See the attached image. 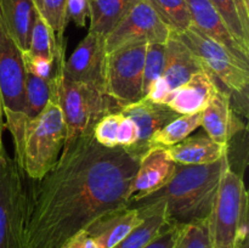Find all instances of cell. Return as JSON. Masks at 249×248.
<instances>
[{
  "instance_id": "cell-20",
  "label": "cell",
  "mask_w": 249,
  "mask_h": 248,
  "mask_svg": "<svg viewBox=\"0 0 249 248\" xmlns=\"http://www.w3.org/2000/svg\"><path fill=\"white\" fill-rule=\"evenodd\" d=\"M140 0H89L90 33L106 36Z\"/></svg>"
},
{
  "instance_id": "cell-28",
  "label": "cell",
  "mask_w": 249,
  "mask_h": 248,
  "mask_svg": "<svg viewBox=\"0 0 249 248\" xmlns=\"http://www.w3.org/2000/svg\"><path fill=\"white\" fill-rule=\"evenodd\" d=\"M66 4L67 0H41L40 15L50 26L56 44L60 50L65 49V31L67 26L66 19Z\"/></svg>"
},
{
  "instance_id": "cell-16",
  "label": "cell",
  "mask_w": 249,
  "mask_h": 248,
  "mask_svg": "<svg viewBox=\"0 0 249 248\" xmlns=\"http://www.w3.org/2000/svg\"><path fill=\"white\" fill-rule=\"evenodd\" d=\"M145 216V209L129 206L101 216L85 231L96 241L100 248H112L140 225Z\"/></svg>"
},
{
  "instance_id": "cell-33",
  "label": "cell",
  "mask_w": 249,
  "mask_h": 248,
  "mask_svg": "<svg viewBox=\"0 0 249 248\" xmlns=\"http://www.w3.org/2000/svg\"><path fill=\"white\" fill-rule=\"evenodd\" d=\"M89 17V0H67L66 19L72 21L75 26L85 27Z\"/></svg>"
},
{
  "instance_id": "cell-31",
  "label": "cell",
  "mask_w": 249,
  "mask_h": 248,
  "mask_svg": "<svg viewBox=\"0 0 249 248\" xmlns=\"http://www.w3.org/2000/svg\"><path fill=\"white\" fill-rule=\"evenodd\" d=\"M65 61H60L56 65V61L32 53L28 50L22 51V63H23L24 72L27 74L36 75V77L44 78V79H51L53 77H55L60 66Z\"/></svg>"
},
{
  "instance_id": "cell-35",
  "label": "cell",
  "mask_w": 249,
  "mask_h": 248,
  "mask_svg": "<svg viewBox=\"0 0 249 248\" xmlns=\"http://www.w3.org/2000/svg\"><path fill=\"white\" fill-rule=\"evenodd\" d=\"M62 248H100L96 241L87 232V231H82V232L77 233L73 236L72 238L67 241L63 245Z\"/></svg>"
},
{
  "instance_id": "cell-11",
  "label": "cell",
  "mask_w": 249,
  "mask_h": 248,
  "mask_svg": "<svg viewBox=\"0 0 249 248\" xmlns=\"http://www.w3.org/2000/svg\"><path fill=\"white\" fill-rule=\"evenodd\" d=\"M106 56L104 36L89 32L78 44L68 60L65 61L61 67V74L72 82L84 83L105 89Z\"/></svg>"
},
{
  "instance_id": "cell-22",
  "label": "cell",
  "mask_w": 249,
  "mask_h": 248,
  "mask_svg": "<svg viewBox=\"0 0 249 248\" xmlns=\"http://www.w3.org/2000/svg\"><path fill=\"white\" fill-rule=\"evenodd\" d=\"M138 207L145 209V219L140 225L136 226L130 233H128L121 242L112 248H145L164 230L168 224L172 223L168 219L165 206L163 203Z\"/></svg>"
},
{
  "instance_id": "cell-27",
  "label": "cell",
  "mask_w": 249,
  "mask_h": 248,
  "mask_svg": "<svg viewBox=\"0 0 249 248\" xmlns=\"http://www.w3.org/2000/svg\"><path fill=\"white\" fill-rule=\"evenodd\" d=\"M173 248H213L208 220L181 224Z\"/></svg>"
},
{
  "instance_id": "cell-29",
  "label": "cell",
  "mask_w": 249,
  "mask_h": 248,
  "mask_svg": "<svg viewBox=\"0 0 249 248\" xmlns=\"http://www.w3.org/2000/svg\"><path fill=\"white\" fill-rule=\"evenodd\" d=\"M213 6L220 15L223 21L225 22L226 27L232 34L238 44L249 53V33L243 28L241 22L240 15H238L237 7H236L233 0H211Z\"/></svg>"
},
{
  "instance_id": "cell-9",
  "label": "cell",
  "mask_w": 249,
  "mask_h": 248,
  "mask_svg": "<svg viewBox=\"0 0 249 248\" xmlns=\"http://www.w3.org/2000/svg\"><path fill=\"white\" fill-rule=\"evenodd\" d=\"M147 43L122 46L107 53L105 89L122 106L143 97V63Z\"/></svg>"
},
{
  "instance_id": "cell-32",
  "label": "cell",
  "mask_w": 249,
  "mask_h": 248,
  "mask_svg": "<svg viewBox=\"0 0 249 248\" xmlns=\"http://www.w3.org/2000/svg\"><path fill=\"white\" fill-rule=\"evenodd\" d=\"M123 114L121 112L111 113L100 119L92 130V136L95 140L107 148L118 147L117 146V135Z\"/></svg>"
},
{
  "instance_id": "cell-37",
  "label": "cell",
  "mask_w": 249,
  "mask_h": 248,
  "mask_svg": "<svg viewBox=\"0 0 249 248\" xmlns=\"http://www.w3.org/2000/svg\"><path fill=\"white\" fill-rule=\"evenodd\" d=\"M2 117H4V109H2V100L1 94H0V157L6 153L5 152L4 143H2V130H4V121H2Z\"/></svg>"
},
{
  "instance_id": "cell-10",
  "label": "cell",
  "mask_w": 249,
  "mask_h": 248,
  "mask_svg": "<svg viewBox=\"0 0 249 248\" xmlns=\"http://www.w3.org/2000/svg\"><path fill=\"white\" fill-rule=\"evenodd\" d=\"M170 29L146 0H140L106 36V53L136 43L165 44Z\"/></svg>"
},
{
  "instance_id": "cell-30",
  "label": "cell",
  "mask_w": 249,
  "mask_h": 248,
  "mask_svg": "<svg viewBox=\"0 0 249 248\" xmlns=\"http://www.w3.org/2000/svg\"><path fill=\"white\" fill-rule=\"evenodd\" d=\"M165 63V44H147L143 63V97L156 79L163 74Z\"/></svg>"
},
{
  "instance_id": "cell-19",
  "label": "cell",
  "mask_w": 249,
  "mask_h": 248,
  "mask_svg": "<svg viewBox=\"0 0 249 248\" xmlns=\"http://www.w3.org/2000/svg\"><path fill=\"white\" fill-rule=\"evenodd\" d=\"M168 155L177 164L204 165L220 159L229 153V145H223L208 135L189 136L174 146L167 148Z\"/></svg>"
},
{
  "instance_id": "cell-36",
  "label": "cell",
  "mask_w": 249,
  "mask_h": 248,
  "mask_svg": "<svg viewBox=\"0 0 249 248\" xmlns=\"http://www.w3.org/2000/svg\"><path fill=\"white\" fill-rule=\"evenodd\" d=\"M236 7H237L238 15H240L241 22L243 24V28L249 33V7L246 5L245 0H233Z\"/></svg>"
},
{
  "instance_id": "cell-2",
  "label": "cell",
  "mask_w": 249,
  "mask_h": 248,
  "mask_svg": "<svg viewBox=\"0 0 249 248\" xmlns=\"http://www.w3.org/2000/svg\"><path fill=\"white\" fill-rule=\"evenodd\" d=\"M230 165L229 153L211 164H177L172 180L158 191L129 206L163 203L172 223L208 220L221 177Z\"/></svg>"
},
{
  "instance_id": "cell-21",
  "label": "cell",
  "mask_w": 249,
  "mask_h": 248,
  "mask_svg": "<svg viewBox=\"0 0 249 248\" xmlns=\"http://www.w3.org/2000/svg\"><path fill=\"white\" fill-rule=\"evenodd\" d=\"M2 14L21 51L28 50L32 26L38 9L34 0H0Z\"/></svg>"
},
{
  "instance_id": "cell-23",
  "label": "cell",
  "mask_w": 249,
  "mask_h": 248,
  "mask_svg": "<svg viewBox=\"0 0 249 248\" xmlns=\"http://www.w3.org/2000/svg\"><path fill=\"white\" fill-rule=\"evenodd\" d=\"M56 78L44 79L36 75L27 74L24 79V116L26 121L29 122L36 118L40 112L45 108L51 97L55 95Z\"/></svg>"
},
{
  "instance_id": "cell-34",
  "label": "cell",
  "mask_w": 249,
  "mask_h": 248,
  "mask_svg": "<svg viewBox=\"0 0 249 248\" xmlns=\"http://www.w3.org/2000/svg\"><path fill=\"white\" fill-rule=\"evenodd\" d=\"M181 224L170 223L165 226L164 230L155 238L151 243H148L145 248H173L178 232Z\"/></svg>"
},
{
  "instance_id": "cell-24",
  "label": "cell",
  "mask_w": 249,
  "mask_h": 248,
  "mask_svg": "<svg viewBox=\"0 0 249 248\" xmlns=\"http://www.w3.org/2000/svg\"><path fill=\"white\" fill-rule=\"evenodd\" d=\"M202 111L192 114H181L170 123L153 134L148 142V148H168L189 138L198 126H201Z\"/></svg>"
},
{
  "instance_id": "cell-13",
  "label": "cell",
  "mask_w": 249,
  "mask_h": 248,
  "mask_svg": "<svg viewBox=\"0 0 249 248\" xmlns=\"http://www.w3.org/2000/svg\"><path fill=\"white\" fill-rule=\"evenodd\" d=\"M177 163L168 155L167 148L152 147L140 158L138 172L131 186L129 204L152 195L172 180Z\"/></svg>"
},
{
  "instance_id": "cell-1",
  "label": "cell",
  "mask_w": 249,
  "mask_h": 248,
  "mask_svg": "<svg viewBox=\"0 0 249 248\" xmlns=\"http://www.w3.org/2000/svg\"><path fill=\"white\" fill-rule=\"evenodd\" d=\"M139 162L92 134L65 143L56 164L29 189L28 248H62L101 216L129 207Z\"/></svg>"
},
{
  "instance_id": "cell-18",
  "label": "cell",
  "mask_w": 249,
  "mask_h": 248,
  "mask_svg": "<svg viewBox=\"0 0 249 248\" xmlns=\"http://www.w3.org/2000/svg\"><path fill=\"white\" fill-rule=\"evenodd\" d=\"M204 70L194 51L175 34L170 33L165 43V63L160 75L170 92L186 83L194 74Z\"/></svg>"
},
{
  "instance_id": "cell-6",
  "label": "cell",
  "mask_w": 249,
  "mask_h": 248,
  "mask_svg": "<svg viewBox=\"0 0 249 248\" xmlns=\"http://www.w3.org/2000/svg\"><path fill=\"white\" fill-rule=\"evenodd\" d=\"M67 131L55 95L36 118L27 122L22 169L31 180H40L57 162Z\"/></svg>"
},
{
  "instance_id": "cell-38",
  "label": "cell",
  "mask_w": 249,
  "mask_h": 248,
  "mask_svg": "<svg viewBox=\"0 0 249 248\" xmlns=\"http://www.w3.org/2000/svg\"><path fill=\"white\" fill-rule=\"evenodd\" d=\"M34 4H36V7L38 9V11H41V0H34Z\"/></svg>"
},
{
  "instance_id": "cell-7",
  "label": "cell",
  "mask_w": 249,
  "mask_h": 248,
  "mask_svg": "<svg viewBox=\"0 0 249 248\" xmlns=\"http://www.w3.org/2000/svg\"><path fill=\"white\" fill-rule=\"evenodd\" d=\"M29 189L14 158L0 157V248H28Z\"/></svg>"
},
{
  "instance_id": "cell-12",
  "label": "cell",
  "mask_w": 249,
  "mask_h": 248,
  "mask_svg": "<svg viewBox=\"0 0 249 248\" xmlns=\"http://www.w3.org/2000/svg\"><path fill=\"white\" fill-rule=\"evenodd\" d=\"M121 113L130 118L139 129L138 142L131 150L128 151L138 158L142 157L150 150L148 142L153 134L179 117V114L167 105L157 104L146 97L124 106L121 109Z\"/></svg>"
},
{
  "instance_id": "cell-25",
  "label": "cell",
  "mask_w": 249,
  "mask_h": 248,
  "mask_svg": "<svg viewBox=\"0 0 249 248\" xmlns=\"http://www.w3.org/2000/svg\"><path fill=\"white\" fill-rule=\"evenodd\" d=\"M28 51L32 53H36V55L49 58V60L56 61V62L61 60H66V50H60L57 48L55 35H53L50 26L44 19V17L41 16L39 11H36L33 26H32Z\"/></svg>"
},
{
  "instance_id": "cell-4",
  "label": "cell",
  "mask_w": 249,
  "mask_h": 248,
  "mask_svg": "<svg viewBox=\"0 0 249 248\" xmlns=\"http://www.w3.org/2000/svg\"><path fill=\"white\" fill-rule=\"evenodd\" d=\"M61 67L56 78L55 97L65 119L67 143L79 136L91 135L100 119L121 112L123 106L105 89L63 78Z\"/></svg>"
},
{
  "instance_id": "cell-17",
  "label": "cell",
  "mask_w": 249,
  "mask_h": 248,
  "mask_svg": "<svg viewBox=\"0 0 249 248\" xmlns=\"http://www.w3.org/2000/svg\"><path fill=\"white\" fill-rule=\"evenodd\" d=\"M186 4L192 26L230 49L240 58L248 61L249 53L236 41L211 0H186Z\"/></svg>"
},
{
  "instance_id": "cell-39",
  "label": "cell",
  "mask_w": 249,
  "mask_h": 248,
  "mask_svg": "<svg viewBox=\"0 0 249 248\" xmlns=\"http://www.w3.org/2000/svg\"><path fill=\"white\" fill-rule=\"evenodd\" d=\"M245 2H246V5L249 7V0H245Z\"/></svg>"
},
{
  "instance_id": "cell-8",
  "label": "cell",
  "mask_w": 249,
  "mask_h": 248,
  "mask_svg": "<svg viewBox=\"0 0 249 248\" xmlns=\"http://www.w3.org/2000/svg\"><path fill=\"white\" fill-rule=\"evenodd\" d=\"M189 46L199 62L216 80L223 83L230 91L247 99L249 85V63L230 49L202 33L191 24L181 33H173Z\"/></svg>"
},
{
  "instance_id": "cell-26",
  "label": "cell",
  "mask_w": 249,
  "mask_h": 248,
  "mask_svg": "<svg viewBox=\"0 0 249 248\" xmlns=\"http://www.w3.org/2000/svg\"><path fill=\"white\" fill-rule=\"evenodd\" d=\"M172 33H181L191 26L186 0H146Z\"/></svg>"
},
{
  "instance_id": "cell-15",
  "label": "cell",
  "mask_w": 249,
  "mask_h": 248,
  "mask_svg": "<svg viewBox=\"0 0 249 248\" xmlns=\"http://www.w3.org/2000/svg\"><path fill=\"white\" fill-rule=\"evenodd\" d=\"M241 124L240 119L233 113L230 92L219 89L202 111L201 126H203L206 135L216 142L229 145L233 135L245 128Z\"/></svg>"
},
{
  "instance_id": "cell-3",
  "label": "cell",
  "mask_w": 249,
  "mask_h": 248,
  "mask_svg": "<svg viewBox=\"0 0 249 248\" xmlns=\"http://www.w3.org/2000/svg\"><path fill=\"white\" fill-rule=\"evenodd\" d=\"M24 72L22 51L12 36L0 4V94L6 126L15 145V160L22 167L26 116H24Z\"/></svg>"
},
{
  "instance_id": "cell-5",
  "label": "cell",
  "mask_w": 249,
  "mask_h": 248,
  "mask_svg": "<svg viewBox=\"0 0 249 248\" xmlns=\"http://www.w3.org/2000/svg\"><path fill=\"white\" fill-rule=\"evenodd\" d=\"M208 228L213 248H238L248 241V194L231 167L221 177Z\"/></svg>"
},
{
  "instance_id": "cell-14",
  "label": "cell",
  "mask_w": 249,
  "mask_h": 248,
  "mask_svg": "<svg viewBox=\"0 0 249 248\" xmlns=\"http://www.w3.org/2000/svg\"><path fill=\"white\" fill-rule=\"evenodd\" d=\"M218 90L215 78L208 71L202 70L173 90L165 105L179 116L197 113L206 108Z\"/></svg>"
}]
</instances>
